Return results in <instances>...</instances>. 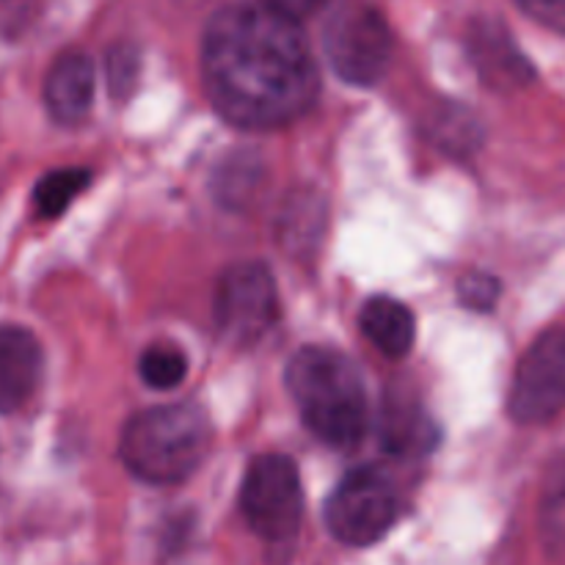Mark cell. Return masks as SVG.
I'll return each mask as SVG.
<instances>
[{
	"mask_svg": "<svg viewBox=\"0 0 565 565\" xmlns=\"http://www.w3.org/2000/svg\"><path fill=\"white\" fill-rule=\"evenodd\" d=\"M202 75L215 110L246 130H274L301 119L320 92L301 28L259 3L226 6L210 20Z\"/></svg>",
	"mask_w": 565,
	"mask_h": 565,
	"instance_id": "obj_1",
	"label": "cell"
},
{
	"mask_svg": "<svg viewBox=\"0 0 565 565\" xmlns=\"http://www.w3.org/2000/svg\"><path fill=\"white\" fill-rule=\"evenodd\" d=\"M287 390L303 425L329 447H356L370 428L367 386L356 364L329 348H301L287 367Z\"/></svg>",
	"mask_w": 565,
	"mask_h": 565,
	"instance_id": "obj_2",
	"label": "cell"
},
{
	"mask_svg": "<svg viewBox=\"0 0 565 565\" xmlns=\"http://www.w3.org/2000/svg\"><path fill=\"white\" fill-rule=\"evenodd\" d=\"M213 445L207 414L191 403L138 412L121 430L119 456L127 472L152 486H177L191 478Z\"/></svg>",
	"mask_w": 565,
	"mask_h": 565,
	"instance_id": "obj_3",
	"label": "cell"
},
{
	"mask_svg": "<svg viewBox=\"0 0 565 565\" xmlns=\"http://www.w3.org/2000/svg\"><path fill=\"white\" fill-rule=\"evenodd\" d=\"M323 47L342 81L359 88L375 86L392 64L390 22L367 0H342L326 22Z\"/></svg>",
	"mask_w": 565,
	"mask_h": 565,
	"instance_id": "obj_4",
	"label": "cell"
},
{
	"mask_svg": "<svg viewBox=\"0 0 565 565\" xmlns=\"http://www.w3.org/2000/svg\"><path fill=\"white\" fill-rule=\"evenodd\" d=\"M241 511L259 539L270 544L290 541L303 516V489L296 463L287 456L254 458L243 478Z\"/></svg>",
	"mask_w": 565,
	"mask_h": 565,
	"instance_id": "obj_5",
	"label": "cell"
},
{
	"mask_svg": "<svg viewBox=\"0 0 565 565\" xmlns=\"http://www.w3.org/2000/svg\"><path fill=\"white\" fill-rule=\"evenodd\" d=\"M215 326L237 348L263 340L279 320V290L263 263H237L221 274L213 298Z\"/></svg>",
	"mask_w": 565,
	"mask_h": 565,
	"instance_id": "obj_6",
	"label": "cell"
},
{
	"mask_svg": "<svg viewBox=\"0 0 565 565\" xmlns=\"http://www.w3.org/2000/svg\"><path fill=\"white\" fill-rule=\"evenodd\" d=\"M397 519L392 480L375 467L348 472L326 502V527L340 544L370 546L384 539Z\"/></svg>",
	"mask_w": 565,
	"mask_h": 565,
	"instance_id": "obj_7",
	"label": "cell"
},
{
	"mask_svg": "<svg viewBox=\"0 0 565 565\" xmlns=\"http://www.w3.org/2000/svg\"><path fill=\"white\" fill-rule=\"evenodd\" d=\"M519 425H544L565 412V329H550L519 362L508 397Z\"/></svg>",
	"mask_w": 565,
	"mask_h": 565,
	"instance_id": "obj_8",
	"label": "cell"
},
{
	"mask_svg": "<svg viewBox=\"0 0 565 565\" xmlns=\"http://www.w3.org/2000/svg\"><path fill=\"white\" fill-rule=\"evenodd\" d=\"M97 92V72L86 53H64L44 77V105L58 125H81Z\"/></svg>",
	"mask_w": 565,
	"mask_h": 565,
	"instance_id": "obj_9",
	"label": "cell"
},
{
	"mask_svg": "<svg viewBox=\"0 0 565 565\" xmlns=\"http://www.w3.org/2000/svg\"><path fill=\"white\" fill-rule=\"evenodd\" d=\"M42 379V348L22 326H0V414L25 406Z\"/></svg>",
	"mask_w": 565,
	"mask_h": 565,
	"instance_id": "obj_10",
	"label": "cell"
},
{
	"mask_svg": "<svg viewBox=\"0 0 565 565\" xmlns=\"http://www.w3.org/2000/svg\"><path fill=\"white\" fill-rule=\"evenodd\" d=\"M472 58L480 75L497 88H516L533 81V66L500 22H480L472 33Z\"/></svg>",
	"mask_w": 565,
	"mask_h": 565,
	"instance_id": "obj_11",
	"label": "cell"
},
{
	"mask_svg": "<svg viewBox=\"0 0 565 565\" xmlns=\"http://www.w3.org/2000/svg\"><path fill=\"white\" fill-rule=\"evenodd\" d=\"M381 445L392 456H423L436 447V428L417 403L390 401L381 417Z\"/></svg>",
	"mask_w": 565,
	"mask_h": 565,
	"instance_id": "obj_12",
	"label": "cell"
},
{
	"mask_svg": "<svg viewBox=\"0 0 565 565\" xmlns=\"http://www.w3.org/2000/svg\"><path fill=\"white\" fill-rule=\"evenodd\" d=\"M362 331L384 356L403 359L414 345V318L390 296L370 298L362 309Z\"/></svg>",
	"mask_w": 565,
	"mask_h": 565,
	"instance_id": "obj_13",
	"label": "cell"
},
{
	"mask_svg": "<svg viewBox=\"0 0 565 565\" xmlns=\"http://www.w3.org/2000/svg\"><path fill=\"white\" fill-rule=\"evenodd\" d=\"M541 535L546 546L565 561V456L555 463L541 500Z\"/></svg>",
	"mask_w": 565,
	"mask_h": 565,
	"instance_id": "obj_14",
	"label": "cell"
},
{
	"mask_svg": "<svg viewBox=\"0 0 565 565\" xmlns=\"http://www.w3.org/2000/svg\"><path fill=\"white\" fill-rule=\"evenodd\" d=\"M88 185V171L86 169H61L50 171L33 191V202L44 218H55L64 213L77 193Z\"/></svg>",
	"mask_w": 565,
	"mask_h": 565,
	"instance_id": "obj_15",
	"label": "cell"
},
{
	"mask_svg": "<svg viewBox=\"0 0 565 565\" xmlns=\"http://www.w3.org/2000/svg\"><path fill=\"white\" fill-rule=\"evenodd\" d=\"M138 373H141L143 384L152 386V390L158 392L177 390L188 375V359L182 356L177 348H166V345L147 348L141 362H138Z\"/></svg>",
	"mask_w": 565,
	"mask_h": 565,
	"instance_id": "obj_16",
	"label": "cell"
},
{
	"mask_svg": "<svg viewBox=\"0 0 565 565\" xmlns=\"http://www.w3.org/2000/svg\"><path fill=\"white\" fill-rule=\"evenodd\" d=\"M458 292H461V301L467 303L469 309L489 312V309H494V303L500 301L502 285L494 276L483 274V270H475V274L463 276V279L458 281Z\"/></svg>",
	"mask_w": 565,
	"mask_h": 565,
	"instance_id": "obj_17",
	"label": "cell"
},
{
	"mask_svg": "<svg viewBox=\"0 0 565 565\" xmlns=\"http://www.w3.org/2000/svg\"><path fill=\"white\" fill-rule=\"evenodd\" d=\"M138 75V53L132 47H116L108 55V81L116 94L130 92Z\"/></svg>",
	"mask_w": 565,
	"mask_h": 565,
	"instance_id": "obj_18",
	"label": "cell"
},
{
	"mask_svg": "<svg viewBox=\"0 0 565 565\" xmlns=\"http://www.w3.org/2000/svg\"><path fill=\"white\" fill-rule=\"evenodd\" d=\"M530 20L565 36V0H513Z\"/></svg>",
	"mask_w": 565,
	"mask_h": 565,
	"instance_id": "obj_19",
	"label": "cell"
},
{
	"mask_svg": "<svg viewBox=\"0 0 565 565\" xmlns=\"http://www.w3.org/2000/svg\"><path fill=\"white\" fill-rule=\"evenodd\" d=\"M326 3H329V0H259V6H265V9L274 11V14L285 17V20L296 22V25L301 20H307V17L318 14Z\"/></svg>",
	"mask_w": 565,
	"mask_h": 565,
	"instance_id": "obj_20",
	"label": "cell"
}]
</instances>
